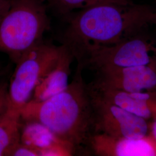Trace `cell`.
Segmentation results:
<instances>
[{
  "instance_id": "9c48e42d",
  "label": "cell",
  "mask_w": 156,
  "mask_h": 156,
  "mask_svg": "<svg viewBox=\"0 0 156 156\" xmlns=\"http://www.w3.org/2000/svg\"><path fill=\"white\" fill-rule=\"evenodd\" d=\"M88 85L93 92L103 100L149 122L156 115V91L128 92L93 83Z\"/></svg>"
},
{
  "instance_id": "2e32d148",
  "label": "cell",
  "mask_w": 156,
  "mask_h": 156,
  "mask_svg": "<svg viewBox=\"0 0 156 156\" xmlns=\"http://www.w3.org/2000/svg\"><path fill=\"white\" fill-rule=\"evenodd\" d=\"M12 2V0H0V22L9 9Z\"/></svg>"
},
{
  "instance_id": "8992f818",
  "label": "cell",
  "mask_w": 156,
  "mask_h": 156,
  "mask_svg": "<svg viewBox=\"0 0 156 156\" xmlns=\"http://www.w3.org/2000/svg\"><path fill=\"white\" fill-rule=\"evenodd\" d=\"M89 88L93 109L94 133L134 139L149 135L148 121L103 100Z\"/></svg>"
},
{
  "instance_id": "ac0fdd59",
  "label": "cell",
  "mask_w": 156,
  "mask_h": 156,
  "mask_svg": "<svg viewBox=\"0 0 156 156\" xmlns=\"http://www.w3.org/2000/svg\"><path fill=\"white\" fill-rule=\"evenodd\" d=\"M151 24H154L156 26V8H153L151 18Z\"/></svg>"
},
{
  "instance_id": "277c9868",
  "label": "cell",
  "mask_w": 156,
  "mask_h": 156,
  "mask_svg": "<svg viewBox=\"0 0 156 156\" xmlns=\"http://www.w3.org/2000/svg\"><path fill=\"white\" fill-rule=\"evenodd\" d=\"M63 46L44 41L27 51L16 64L8 83L10 108L21 112L31 100L39 81L58 62Z\"/></svg>"
},
{
  "instance_id": "6da1fadb",
  "label": "cell",
  "mask_w": 156,
  "mask_h": 156,
  "mask_svg": "<svg viewBox=\"0 0 156 156\" xmlns=\"http://www.w3.org/2000/svg\"><path fill=\"white\" fill-rule=\"evenodd\" d=\"M152 11L153 8L133 2L102 4L78 10L67 16L61 45L80 64L91 51L144 30L151 23Z\"/></svg>"
},
{
  "instance_id": "9a60e30c",
  "label": "cell",
  "mask_w": 156,
  "mask_h": 156,
  "mask_svg": "<svg viewBox=\"0 0 156 156\" xmlns=\"http://www.w3.org/2000/svg\"><path fill=\"white\" fill-rule=\"evenodd\" d=\"M9 106L8 83L2 81L0 82V118L7 112Z\"/></svg>"
},
{
  "instance_id": "5b68a950",
  "label": "cell",
  "mask_w": 156,
  "mask_h": 156,
  "mask_svg": "<svg viewBox=\"0 0 156 156\" xmlns=\"http://www.w3.org/2000/svg\"><path fill=\"white\" fill-rule=\"evenodd\" d=\"M156 64V38L144 30L91 51L78 66L95 70Z\"/></svg>"
},
{
  "instance_id": "e0dca14e",
  "label": "cell",
  "mask_w": 156,
  "mask_h": 156,
  "mask_svg": "<svg viewBox=\"0 0 156 156\" xmlns=\"http://www.w3.org/2000/svg\"><path fill=\"white\" fill-rule=\"evenodd\" d=\"M149 135L156 144V115L149 122Z\"/></svg>"
},
{
  "instance_id": "3957f363",
  "label": "cell",
  "mask_w": 156,
  "mask_h": 156,
  "mask_svg": "<svg viewBox=\"0 0 156 156\" xmlns=\"http://www.w3.org/2000/svg\"><path fill=\"white\" fill-rule=\"evenodd\" d=\"M50 27L44 0H12L0 22V52L16 64L27 51L44 41Z\"/></svg>"
},
{
  "instance_id": "8fae6325",
  "label": "cell",
  "mask_w": 156,
  "mask_h": 156,
  "mask_svg": "<svg viewBox=\"0 0 156 156\" xmlns=\"http://www.w3.org/2000/svg\"><path fill=\"white\" fill-rule=\"evenodd\" d=\"M22 122L21 142L38 150L40 156L72 155L73 151L44 126L34 122Z\"/></svg>"
},
{
  "instance_id": "30bf717a",
  "label": "cell",
  "mask_w": 156,
  "mask_h": 156,
  "mask_svg": "<svg viewBox=\"0 0 156 156\" xmlns=\"http://www.w3.org/2000/svg\"><path fill=\"white\" fill-rule=\"evenodd\" d=\"M62 46L58 62L39 81L31 100L37 102L46 100L62 92L69 85L71 65L75 58L69 50L64 45Z\"/></svg>"
},
{
  "instance_id": "4fadbf2b",
  "label": "cell",
  "mask_w": 156,
  "mask_h": 156,
  "mask_svg": "<svg viewBox=\"0 0 156 156\" xmlns=\"http://www.w3.org/2000/svg\"><path fill=\"white\" fill-rule=\"evenodd\" d=\"M130 0H48V7L61 16H68L74 12L102 4H128Z\"/></svg>"
},
{
  "instance_id": "ba28073f",
  "label": "cell",
  "mask_w": 156,
  "mask_h": 156,
  "mask_svg": "<svg viewBox=\"0 0 156 156\" xmlns=\"http://www.w3.org/2000/svg\"><path fill=\"white\" fill-rule=\"evenodd\" d=\"M87 147L95 156H156V144L149 135L134 139L94 133Z\"/></svg>"
},
{
  "instance_id": "5bb4252c",
  "label": "cell",
  "mask_w": 156,
  "mask_h": 156,
  "mask_svg": "<svg viewBox=\"0 0 156 156\" xmlns=\"http://www.w3.org/2000/svg\"><path fill=\"white\" fill-rule=\"evenodd\" d=\"M10 156H40V154L35 148L20 142L13 148Z\"/></svg>"
},
{
  "instance_id": "7c38bea8",
  "label": "cell",
  "mask_w": 156,
  "mask_h": 156,
  "mask_svg": "<svg viewBox=\"0 0 156 156\" xmlns=\"http://www.w3.org/2000/svg\"><path fill=\"white\" fill-rule=\"evenodd\" d=\"M22 120L20 112L9 108L0 118V156H10L21 142Z\"/></svg>"
},
{
  "instance_id": "52a82bcc",
  "label": "cell",
  "mask_w": 156,
  "mask_h": 156,
  "mask_svg": "<svg viewBox=\"0 0 156 156\" xmlns=\"http://www.w3.org/2000/svg\"><path fill=\"white\" fill-rule=\"evenodd\" d=\"M93 83L128 92L156 91V64L97 71Z\"/></svg>"
},
{
  "instance_id": "7a4b0ae2",
  "label": "cell",
  "mask_w": 156,
  "mask_h": 156,
  "mask_svg": "<svg viewBox=\"0 0 156 156\" xmlns=\"http://www.w3.org/2000/svg\"><path fill=\"white\" fill-rule=\"evenodd\" d=\"M79 66L71 82L62 92L43 101L30 100L20 112L23 122L40 123L73 153L87 146L94 133L91 97Z\"/></svg>"
}]
</instances>
